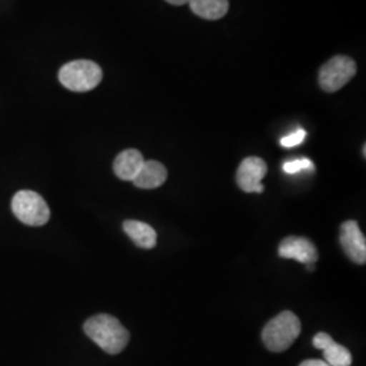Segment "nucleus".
Segmentation results:
<instances>
[{"label": "nucleus", "instance_id": "nucleus-1", "mask_svg": "<svg viewBox=\"0 0 366 366\" xmlns=\"http://www.w3.org/2000/svg\"><path fill=\"white\" fill-rule=\"evenodd\" d=\"M83 328L86 335L107 354L121 353L131 338L129 331L112 315H95Z\"/></svg>", "mask_w": 366, "mask_h": 366}, {"label": "nucleus", "instance_id": "nucleus-2", "mask_svg": "<svg viewBox=\"0 0 366 366\" xmlns=\"http://www.w3.org/2000/svg\"><path fill=\"white\" fill-rule=\"evenodd\" d=\"M300 332V319L290 311H284L264 326L262 340L270 352L282 353L295 343Z\"/></svg>", "mask_w": 366, "mask_h": 366}, {"label": "nucleus", "instance_id": "nucleus-3", "mask_svg": "<svg viewBox=\"0 0 366 366\" xmlns=\"http://www.w3.org/2000/svg\"><path fill=\"white\" fill-rule=\"evenodd\" d=\"M104 78L102 69L90 60H75L66 63L59 71L60 83L71 92H86L94 90Z\"/></svg>", "mask_w": 366, "mask_h": 366}, {"label": "nucleus", "instance_id": "nucleus-4", "mask_svg": "<svg viewBox=\"0 0 366 366\" xmlns=\"http://www.w3.org/2000/svg\"><path fill=\"white\" fill-rule=\"evenodd\" d=\"M11 209L15 217L29 227H42L51 219L46 201L39 193L21 190L13 197Z\"/></svg>", "mask_w": 366, "mask_h": 366}, {"label": "nucleus", "instance_id": "nucleus-5", "mask_svg": "<svg viewBox=\"0 0 366 366\" xmlns=\"http://www.w3.org/2000/svg\"><path fill=\"white\" fill-rule=\"evenodd\" d=\"M357 74V64L349 56H335L319 71V84L326 92H335L345 87Z\"/></svg>", "mask_w": 366, "mask_h": 366}, {"label": "nucleus", "instance_id": "nucleus-6", "mask_svg": "<svg viewBox=\"0 0 366 366\" xmlns=\"http://www.w3.org/2000/svg\"><path fill=\"white\" fill-rule=\"evenodd\" d=\"M267 172L266 162L258 157H246L236 172L237 186L246 193H263L262 179Z\"/></svg>", "mask_w": 366, "mask_h": 366}, {"label": "nucleus", "instance_id": "nucleus-7", "mask_svg": "<svg viewBox=\"0 0 366 366\" xmlns=\"http://www.w3.org/2000/svg\"><path fill=\"white\" fill-rule=\"evenodd\" d=\"M340 242L346 255L357 264L366 263L365 235L361 232L358 222H345L340 225Z\"/></svg>", "mask_w": 366, "mask_h": 366}, {"label": "nucleus", "instance_id": "nucleus-8", "mask_svg": "<svg viewBox=\"0 0 366 366\" xmlns=\"http://www.w3.org/2000/svg\"><path fill=\"white\" fill-rule=\"evenodd\" d=\"M278 255L304 264H315V262L319 259V252L314 243L307 237L299 236L285 237L278 247Z\"/></svg>", "mask_w": 366, "mask_h": 366}, {"label": "nucleus", "instance_id": "nucleus-9", "mask_svg": "<svg viewBox=\"0 0 366 366\" xmlns=\"http://www.w3.org/2000/svg\"><path fill=\"white\" fill-rule=\"evenodd\" d=\"M167 181V170L166 167L157 160H145L143 167L132 181L139 189L151 190L157 189Z\"/></svg>", "mask_w": 366, "mask_h": 366}, {"label": "nucleus", "instance_id": "nucleus-10", "mask_svg": "<svg viewBox=\"0 0 366 366\" xmlns=\"http://www.w3.org/2000/svg\"><path fill=\"white\" fill-rule=\"evenodd\" d=\"M144 157L137 149H125L114 160L113 170L119 179L133 181L144 164Z\"/></svg>", "mask_w": 366, "mask_h": 366}, {"label": "nucleus", "instance_id": "nucleus-11", "mask_svg": "<svg viewBox=\"0 0 366 366\" xmlns=\"http://www.w3.org/2000/svg\"><path fill=\"white\" fill-rule=\"evenodd\" d=\"M125 234L140 249H151L157 246V231L147 222L127 220L122 224Z\"/></svg>", "mask_w": 366, "mask_h": 366}, {"label": "nucleus", "instance_id": "nucleus-12", "mask_svg": "<svg viewBox=\"0 0 366 366\" xmlns=\"http://www.w3.org/2000/svg\"><path fill=\"white\" fill-rule=\"evenodd\" d=\"M192 11L207 21L222 19L228 13V0H189Z\"/></svg>", "mask_w": 366, "mask_h": 366}, {"label": "nucleus", "instance_id": "nucleus-13", "mask_svg": "<svg viewBox=\"0 0 366 366\" xmlns=\"http://www.w3.org/2000/svg\"><path fill=\"white\" fill-rule=\"evenodd\" d=\"M322 352L325 361L330 366H352L353 364L352 353L334 340H331Z\"/></svg>", "mask_w": 366, "mask_h": 366}, {"label": "nucleus", "instance_id": "nucleus-14", "mask_svg": "<svg viewBox=\"0 0 366 366\" xmlns=\"http://www.w3.org/2000/svg\"><path fill=\"white\" fill-rule=\"evenodd\" d=\"M307 169H314L312 162L310 159H296L292 162H287L284 164V171L288 174H297L301 170H307Z\"/></svg>", "mask_w": 366, "mask_h": 366}, {"label": "nucleus", "instance_id": "nucleus-15", "mask_svg": "<svg viewBox=\"0 0 366 366\" xmlns=\"http://www.w3.org/2000/svg\"><path fill=\"white\" fill-rule=\"evenodd\" d=\"M305 137H307V132L304 129H297V131L292 132L288 136L282 137L281 145L285 147V148H293V147L300 145Z\"/></svg>", "mask_w": 366, "mask_h": 366}, {"label": "nucleus", "instance_id": "nucleus-16", "mask_svg": "<svg viewBox=\"0 0 366 366\" xmlns=\"http://www.w3.org/2000/svg\"><path fill=\"white\" fill-rule=\"evenodd\" d=\"M299 366H330L323 360H305Z\"/></svg>", "mask_w": 366, "mask_h": 366}, {"label": "nucleus", "instance_id": "nucleus-17", "mask_svg": "<svg viewBox=\"0 0 366 366\" xmlns=\"http://www.w3.org/2000/svg\"><path fill=\"white\" fill-rule=\"evenodd\" d=\"M166 1L170 3V4H174V6H182V4L189 3V0H166Z\"/></svg>", "mask_w": 366, "mask_h": 366}]
</instances>
